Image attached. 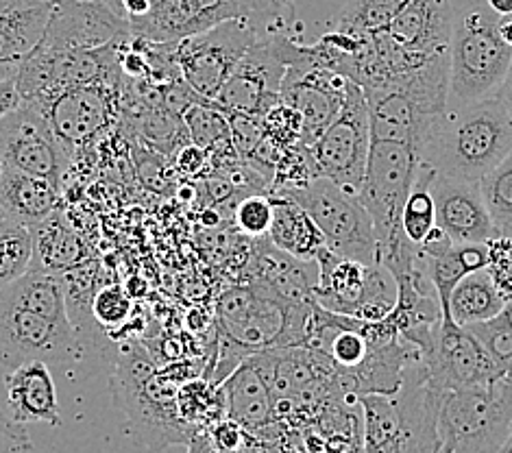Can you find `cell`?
Segmentation results:
<instances>
[{
	"label": "cell",
	"instance_id": "cell-1",
	"mask_svg": "<svg viewBox=\"0 0 512 453\" xmlns=\"http://www.w3.org/2000/svg\"><path fill=\"white\" fill-rule=\"evenodd\" d=\"M512 151V116L497 96L447 105L421 149V164L438 175L480 183Z\"/></svg>",
	"mask_w": 512,
	"mask_h": 453
},
{
	"label": "cell",
	"instance_id": "cell-2",
	"mask_svg": "<svg viewBox=\"0 0 512 453\" xmlns=\"http://www.w3.org/2000/svg\"><path fill=\"white\" fill-rule=\"evenodd\" d=\"M116 408L127 416L129 438L149 453L170 445H188L194 427L181 419L175 382L168 373H157L151 355L136 340H127L116 351L112 375Z\"/></svg>",
	"mask_w": 512,
	"mask_h": 453
},
{
	"label": "cell",
	"instance_id": "cell-3",
	"mask_svg": "<svg viewBox=\"0 0 512 453\" xmlns=\"http://www.w3.org/2000/svg\"><path fill=\"white\" fill-rule=\"evenodd\" d=\"M421 166L419 155L408 146L393 142H371L358 199L373 220V231L380 249V264L395 279L406 277L425 266L417 244L401 229V214Z\"/></svg>",
	"mask_w": 512,
	"mask_h": 453
},
{
	"label": "cell",
	"instance_id": "cell-4",
	"mask_svg": "<svg viewBox=\"0 0 512 453\" xmlns=\"http://www.w3.org/2000/svg\"><path fill=\"white\" fill-rule=\"evenodd\" d=\"M510 64L512 48L499 38L497 14L484 0H473L454 16L447 105H467L495 96Z\"/></svg>",
	"mask_w": 512,
	"mask_h": 453
},
{
	"label": "cell",
	"instance_id": "cell-5",
	"mask_svg": "<svg viewBox=\"0 0 512 453\" xmlns=\"http://www.w3.org/2000/svg\"><path fill=\"white\" fill-rule=\"evenodd\" d=\"M512 425V384L445 390L438 408V453H497Z\"/></svg>",
	"mask_w": 512,
	"mask_h": 453
},
{
	"label": "cell",
	"instance_id": "cell-6",
	"mask_svg": "<svg viewBox=\"0 0 512 453\" xmlns=\"http://www.w3.org/2000/svg\"><path fill=\"white\" fill-rule=\"evenodd\" d=\"M271 194H284L301 205L321 229L329 251L367 266L380 264L373 220L358 194L343 190L325 177H314L299 188H279Z\"/></svg>",
	"mask_w": 512,
	"mask_h": 453
},
{
	"label": "cell",
	"instance_id": "cell-7",
	"mask_svg": "<svg viewBox=\"0 0 512 453\" xmlns=\"http://www.w3.org/2000/svg\"><path fill=\"white\" fill-rule=\"evenodd\" d=\"M319 284L316 303L327 312L353 316L364 323H380L395 310L399 286L382 264H360L323 247L316 255Z\"/></svg>",
	"mask_w": 512,
	"mask_h": 453
},
{
	"label": "cell",
	"instance_id": "cell-8",
	"mask_svg": "<svg viewBox=\"0 0 512 453\" xmlns=\"http://www.w3.org/2000/svg\"><path fill=\"white\" fill-rule=\"evenodd\" d=\"M129 31L114 42L92 51L48 53L35 46L16 72V88L22 103L42 107L59 92L90 83H123L120 51Z\"/></svg>",
	"mask_w": 512,
	"mask_h": 453
},
{
	"label": "cell",
	"instance_id": "cell-9",
	"mask_svg": "<svg viewBox=\"0 0 512 453\" xmlns=\"http://www.w3.org/2000/svg\"><path fill=\"white\" fill-rule=\"evenodd\" d=\"M299 46L288 29L262 33L238 61L212 103L223 112L266 116L282 103V83Z\"/></svg>",
	"mask_w": 512,
	"mask_h": 453
},
{
	"label": "cell",
	"instance_id": "cell-10",
	"mask_svg": "<svg viewBox=\"0 0 512 453\" xmlns=\"http://www.w3.org/2000/svg\"><path fill=\"white\" fill-rule=\"evenodd\" d=\"M308 151L316 177L358 194L371 151L369 107L360 83L349 79L343 109Z\"/></svg>",
	"mask_w": 512,
	"mask_h": 453
},
{
	"label": "cell",
	"instance_id": "cell-11",
	"mask_svg": "<svg viewBox=\"0 0 512 453\" xmlns=\"http://www.w3.org/2000/svg\"><path fill=\"white\" fill-rule=\"evenodd\" d=\"M262 33L266 31L253 18L240 16L218 24L210 31L175 42V59L181 79L205 101H214L238 61L245 57Z\"/></svg>",
	"mask_w": 512,
	"mask_h": 453
},
{
	"label": "cell",
	"instance_id": "cell-12",
	"mask_svg": "<svg viewBox=\"0 0 512 453\" xmlns=\"http://www.w3.org/2000/svg\"><path fill=\"white\" fill-rule=\"evenodd\" d=\"M83 349L72 325L53 323L0 292V364L16 369L27 362H79Z\"/></svg>",
	"mask_w": 512,
	"mask_h": 453
},
{
	"label": "cell",
	"instance_id": "cell-13",
	"mask_svg": "<svg viewBox=\"0 0 512 453\" xmlns=\"http://www.w3.org/2000/svg\"><path fill=\"white\" fill-rule=\"evenodd\" d=\"M428 379L434 388L458 390L491 386L506 379V369L486 351L467 327L441 318L434 329L430 351L423 355Z\"/></svg>",
	"mask_w": 512,
	"mask_h": 453
},
{
	"label": "cell",
	"instance_id": "cell-14",
	"mask_svg": "<svg viewBox=\"0 0 512 453\" xmlns=\"http://www.w3.org/2000/svg\"><path fill=\"white\" fill-rule=\"evenodd\" d=\"M0 164L59 186L68 166V151L59 144L40 109L20 103L0 118Z\"/></svg>",
	"mask_w": 512,
	"mask_h": 453
},
{
	"label": "cell",
	"instance_id": "cell-15",
	"mask_svg": "<svg viewBox=\"0 0 512 453\" xmlns=\"http://www.w3.org/2000/svg\"><path fill=\"white\" fill-rule=\"evenodd\" d=\"M347 77L314 64L310 46H299L295 61L288 66L282 83V103L301 116V144H314L340 114L347 94Z\"/></svg>",
	"mask_w": 512,
	"mask_h": 453
},
{
	"label": "cell",
	"instance_id": "cell-16",
	"mask_svg": "<svg viewBox=\"0 0 512 453\" xmlns=\"http://www.w3.org/2000/svg\"><path fill=\"white\" fill-rule=\"evenodd\" d=\"M120 85L123 83L79 85V88L59 92L38 107L68 155L70 149L88 144L116 120Z\"/></svg>",
	"mask_w": 512,
	"mask_h": 453
},
{
	"label": "cell",
	"instance_id": "cell-17",
	"mask_svg": "<svg viewBox=\"0 0 512 453\" xmlns=\"http://www.w3.org/2000/svg\"><path fill=\"white\" fill-rule=\"evenodd\" d=\"M127 31L129 22L120 18L105 0H59L35 46L48 53L92 51Z\"/></svg>",
	"mask_w": 512,
	"mask_h": 453
},
{
	"label": "cell",
	"instance_id": "cell-18",
	"mask_svg": "<svg viewBox=\"0 0 512 453\" xmlns=\"http://www.w3.org/2000/svg\"><path fill=\"white\" fill-rule=\"evenodd\" d=\"M240 16H249L247 0H153L149 14L129 24V33L149 42L170 44Z\"/></svg>",
	"mask_w": 512,
	"mask_h": 453
},
{
	"label": "cell",
	"instance_id": "cell-19",
	"mask_svg": "<svg viewBox=\"0 0 512 453\" xmlns=\"http://www.w3.org/2000/svg\"><path fill=\"white\" fill-rule=\"evenodd\" d=\"M430 192L436 207V225L456 244L491 242L499 236L482 199L480 183L438 175L434 170Z\"/></svg>",
	"mask_w": 512,
	"mask_h": 453
},
{
	"label": "cell",
	"instance_id": "cell-20",
	"mask_svg": "<svg viewBox=\"0 0 512 453\" xmlns=\"http://www.w3.org/2000/svg\"><path fill=\"white\" fill-rule=\"evenodd\" d=\"M451 0H410L384 31L388 44L417 57H447L454 31Z\"/></svg>",
	"mask_w": 512,
	"mask_h": 453
},
{
	"label": "cell",
	"instance_id": "cell-21",
	"mask_svg": "<svg viewBox=\"0 0 512 453\" xmlns=\"http://www.w3.org/2000/svg\"><path fill=\"white\" fill-rule=\"evenodd\" d=\"M369 107L371 142H393L408 146L417 155L441 112H430L410 96L388 88H362Z\"/></svg>",
	"mask_w": 512,
	"mask_h": 453
},
{
	"label": "cell",
	"instance_id": "cell-22",
	"mask_svg": "<svg viewBox=\"0 0 512 453\" xmlns=\"http://www.w3.org/2000/svg\"><path fill=\"white\" fill-rule=\"evenodd\" d=\"M51 9L42 0H0V81L16 77L24 57L40 42Z\"/></svg>",
	"mask_w": 512,
	"mask_h": 453
},
{
	"label": "cell",
	"instance_id": "cell-23",
	"mask_svg": "<svg viewBox=\"0 0 512 453\" xmlns=\"http://www.w3.org/2000/svg\"><path fill=\"white\" fill-rule=\"evenodd\" d=\"M7 408L20 423H46L51 427L62 425L57 390L46 362H27L11 369L7 377Z\"/></svg>",
	"mask_w": 512,
	"mask_h": 453
},
{
	"label": "cell",
	"instance_id": "cell-24",
	"mask_svg": "<svg viewBox=\"0 0 512 453\" xmlns=\"http://www.w3.org/2000/svg\"><path fill=\"white\" fill-rule=\"evenodd\" d=\"M31 271L64 275L90 260V247L79 231L70 225L62 210L48 214L31 229Z\"/></svg>",
	"mask_w": 512,
	"mask_h": 453
},
{
	"label": "cell",
	"instance_id": "cell-25",
	"mask_svg": "<svg viewBox=\"0 0 512 453\" xmlns=\"http://www.w3.org/2000/svg\"><path fill=\"white\" fill-rule=\"evenodd\" d=\"M57 201L59 186L53 181L11 166L0 168V212L5 220L31 229L55 210Z\"/></svg>",
	"mask_w": 512,
	"mask_h": 453
},
{
	"label": "cell",
	"instance_id": "cell-26",
	"mask_svg": "<svg viewBox=\"0 0 512 453\" xmlns=\"http://www.w3.org/2000/svg\"><path fill=\"white\" fill-rule=\"evenodd\" d=\"M225 393V408L231 421L240 423L249 432H258L275 419V401L271 386L258 366L247 358L221 384Z\"/></svg>",
	"mask_w": 512,
	"mask_h": 453
},
{
	"label": "cell",
	"instance_id": "cell-27",
	"mask_svg": "<svg viewBox=\"0 0 512 453\" xmlns=\"http://www.w3.org/2000/svg\"><path fill=\"white\" fill-rule=\"evenodd\" d=\"M268 197L273 201V223L268 229V240L279 251L297 257V260L314 262L325 247V238L312 216L284 194H268Z\"/></svg>",
	"mask_w": 512,
	"mask_h": 453
},
{
	"label": "cell",
	"instance_id": "cell-28",
	"mask_svg": "<svg viewBox=\"0 0 512 453\" xmlns=\"http://www.w3.org/2000/svg\"><path fill=\"white\" fill-rule=\"evenodd\" d=\"M504 295L497 290L486 268L462 277L449 297L447 314L451 321L467 327L473 323L489 321L504 308Z\"/></svg>",
	"mask_w": 512,
	"mask_h": 453
},
{
	"label": "cell",
	"instance_id": "cell-29",
	"mask_svg": "<svg viewBox=\"0 0 512 453\" xmlns=\"http://www.w3.org/2000/svg\"><path fill=\"white\" fill-rule=\"evenodd\" d=\"M489 266V242H462L454 244L451 251H447L441 257L434 260H425V268H428V277L436 290L438 303H441L443 318H451L447 314L449 297L458 281L475 271Z\"/></svg>",
	"mask_w": 512,
	"mask_h": 453
},
{
	"label": "cell",
	"instance_id": "cell-30",
	"mask_svg": "<svg viewBox=\"0 0 512 453\" xmlns=\"http://www.w3.org/2000/svg\"><path fill=\"white\" fill-rule=\"evenodd\" d=\"M0 292L11 301L22 305V308L48 318V321L70 325L62 275L40 273L29 268V271L18 277L14 284H9Z\"/></svg>",
	"mask_w": 512,
	"mask_h": 453
},
{
	"label": "cell",
	"instance_id": "cell-31",
	"mask_svg": "<svg viewBox=\"0 0 512 453\" xmlns=\"http://www.w3.org/2000/svg\"><path fill=\"white\" fill-rule=\"evenodd\" d=\"M408 3L410 0H347V5L334 18V27L340 33L358 35V38L382 33Z\"/></svg>",
	"mask_w": 512,
	"mask_h": 453
},
{
	"label": "cell",
	"instance_id": "cell-32",
	"mask_svg": "<svg viewBox=\"0 0 512 453\" xmlns=\"http://www.w3.org/2000/svg\"><path fill=\"white\" fill-rule=\"evenodd\" d=\"M181 120H184L190 142L201 146V149H234V144H231L229 120L223 109H218L212 101L190 105L186 112L181 114Z\"/></svg>",
	"mask_w": 512,
	"mask_h": 453
},
{
	"label": "cell",
	"instance_id": "cell-33",
	"mask_svg": "<svg viewBox=\"0 0 512 453\" xmlns=\"http://www.w3.org/2000/svg\"><path fill=\"white\" fill-rule=\"evenodd\" d=\"M432 175L434 170L430 166H419L417 179H414V186L404 205V214H401V229H404L406 238L412 244H417V247L430 234V229L436 227V207L430 192Z\"/></svg>",
	"mask_w": 512,
	"mask_h": 453
},
{
	"label": "cell",
	"instance_id": "cell-34",
	"mask_svg": "<svg viewBox=\"0 0 512 453\" xmlns=\"http://www.w3.org/2000/svg\"><path fill=\"white\" fill-rule=\"evenodd\" d=\"M480 192L499 236L512 231V151L480 181Z\"/></svg>",
	"mask_w": 512,
	"mask_h": 453
},
{
	"label": "cell",
	"instance_id": "cell-35",
	"mask_svg": "<svg viewBox=\"0 0 512 453\" xmlns=\"http://www.w3.org/2000/svg\"><path fill=\"white\" fill-rule=\"evenodd\" d=\"M31 266V231L11 220L0 223V290L14 284Z\"/></svg>",
	"mask_w": 512,
	"mask_h": 453
},
{
	"label": "cell",
	"instance_id": "cell-36",
	"mask_svg": "<svg viewBox=\"0 0 512 453\" xmlns=\"http://www.w3.org/2000/svg\"><path fill=\"white\" fill-rule=\"evenodd\" d=\"M92 314L105 332H114L129 318L131 299L120 286H101L92 299Z\"/></svg>",
	"mask_w": 512,
	"mask_h": 453
},
{
	"label": "cell",
	"instance_id": "cell-37",
	"mask_svg": "<svg viewBox=\"0 0 512 453\" xmlns=\"http://www.w3.org/2000/svg\"><path fill=\"white\" fill-rule=\"evenodd\" d=\"M236 225L249 238H264L273 223V201L268 194H251L236 207Z\"/></svg>",
	"mask_w": 512,
	"mask_h": 453
},
{
	"label": "cell",
	"instance_id": "cell-38",
	"mask_svg": "<svg viewBox=\"0 0 512 453\" xmlns=\"http://www.w3.org/2000/svg\"><path fill=\"white\" fill-rule=\"evenodd\" d=\"M467 329L480 340V345L506 369L508 362L512 360V327L499 321L497 316H493V318H489V321L467 325Z\"/></svg>",
	"mask_w": 512,
	"mask_h": 453
},
{
	"label": "cell",
	"instance_id": "cell-39",
	"mask_svg": "<svg viewBox=\"0 0 512 453\" xmlns=\"http://www.w3.org/2000/svg\"><path fill=\"white\" fill-rule=\"evenodd\" d=\"M489 271L493 284L504 299L512 297V231L489 242Z\"/></svg>",
	"mask_w": 512,
	"mask_h": 453
},
{
	"label": "cell",
	"instance_id": "cell-40",
	"mask_svg": "<svg viewBox=\"0 0 512 453\" xmlns=\"http://www.w3.org/2000/svg\"><path fill=\"white\" fill-rule=\"evenodd\" d=\"M229 120V131H231V144L242 157H251L253 151L258 149V144L264 140V127L262 118L249 116V114H238V112H225Z\"/></svg>",
	"mask_w": 512,
	"mask_h": 453
},
{
	"label": "cell",
	"instance_id": "cell-41",
	"mask_svg": "<svg viewBox=\"0 0 512 453\" xmlns=\"http://www.w3.org/2000/svg\"><path fill=\"white\" fill-rule=\"evenodd\" d=\"M249 18L260 24L264 31L288 29L295 20V0H247Z\"/></svg>",
	"mask_w": 512,
	"mask_h": 453
},
{
	"label": "cell",
	"instance_id": "cell-42",
	"mask_svg": "<svg viewBox=\"0 0 512 453\" xmlns=\"http://www.w3.org/2000/svg\"><path fill=\"white\" fill-rule=\"evenodd\" d=\"M205 430L218 453H242L247 447L249 430H245L240 423L231 421L229 416H223V419L207 425Z\"/></svg>",
	"mask_w": 512,
	"mask_h": 453
},
{
	"label": "cell",
	"instance_id": "cell-43",
	"mask_svg": "<svg viewBox=\"0 0 512 453\" xmlns=\"http://www.w3.org/2000/svg\"><path fill=\"white\" fill-rule=\"evenodd\" d=\"M33 440L24 423L0 408V453H31Z\"/></svg>",
	"mask_w": 512,
	"mask_h": 453
},
{
	"label": "cell",
	"instance_id": "cell-44",
	"mask_svg": "<svg viewBox=\"0 0 512 453\" xmlns=\"http://www.w3.org/2000/svg\"><path fill=\"white\" fill-rule=\"evenodd\" d=\"M454 240H451L445 231L441 227H432L430 234L423 238V242L419 244V251L421 255L425 257V260H434V257H441L445 255L447 251H451V247H454Z\"/></svg>",
	"mask_w": 512,
	"mask_h": 453
},
{
	"label": "cell",
	"instance_id": "cell-45",
	"mask_svg": "<svg viewBox=\"0 0 512 453\" xmlns=\"http://www.w3.org/2000/svg\"><path fill=\"white\" fill-rule=\"evenodd\" d=\"M205 162H207V151L192 142L177 153V170L184 175H199Z\"/></svg>",
	"mask_w": 512,
	"mask_h": 453
},
{
	"label": "cell",
	"instance_id": "cell-46",
	"mask_svg": "<svg viewBox=\"0 0 512 453\" xmlns=\"http://www.w3.org/2000/svg\"><path fill=\"white\" fill-rule=\"evenodd\" d=\"M105 3L112 7L120 18L131 24L149 14L153 0H105Z\"/></svg>",
	"mask_w": 512,
	"mask_h": 453
},
{
	"label": "cell",
	"instance_id": "cell-47",
	"mask_svg": "<svg viewBox=\"0 0 512 453\" xmlns=\"http://www.w3.org/2000/svg\"><path fill=\"white\" fill-rule=\"evenodd\" d=\"M20 103L22 99L16 88V77L0 81V118H5L11 109H16Z\"/></svg>",
	"mask_w": 512,
	"mask_h": 453
},
{
	"label": "cell",
	"instance_id": "cell-48",
	"mask_svg": "<svg viewBox=\"0 0 512 453\" xmlns=\"http://www.w3.org/2000/svg\"><path fill=\"white\" fill-rule=\"evenodd\" d=\"M188 453H218L216 447L212 445L210 436H207L205 427H199V430H194V434L188 440Z\"/></svg>",
	"mask_w": 512,
	"mask_h": 453
},
{
	"label": "cell",
	"instance_id": "cell-49",
	"mask_svg": "<svg viewBox=\"0 0 512 453\" xmlns=\"http://www.w3.org/2000/svg\"><path fill=\"white\" fill-rule=\"evenodd\" d=\"M495 96L499 99V103L504 105L506 112L512 116V64H510V68L506 72L502 85H499V90L495 92Z\"/></svg>",
	"mask_w": 512,
	"mask_h": 453
},
{
	"label": "cell",
	"instance_id": "cell-50",
	"mask_svg": "<svg viewBox=\"0 0 512 453\" xmlns=\"http://www.w3.org/2000/svg\"><path fill=\"white\" fill-rule=\"evenodd\" d=\"M497 33L506 46L512 48V14L497 16Z\"/></svg>",
	"mask_w": 512,
	"mask_h": 453
},
{
	"label": "cell",
	"instance_id": "cell-51",
	"mask_svg": "<svg viewBox=\"0 0 512 453\" xmlns=\"http://www.w3.org/2000/svg\"><path fill=\"white\" fill-rule=\"evenodd\" d=\"M484 5L489 7L493 14H497V16L512 14V0H484Z\"/></svg>",
	"mask_w": 512,
	"mask_h": 453
},
{
	"label": "cell",
	"instance_id": "cell-52",
	"mask_svg": "<svg viewBox=\"0 0 512 453\" xmlns=\"http://www.w3.org/2000/svg\"><path fill=\"white\" fill-rule=\"evenodd\" d=\"M497 318L502 323H506V325H510L512 327V297L510 299H506V303H504V308H502V312L497 314Z\"/></svg>",
	"mask_w": 512,
	"mask_h": 453
},
{
	"label": "cell",
	"instance_id": "cell-53",
	"mask_svg": "<svg viewBox=\"0 0 512 453\" xmlns=\"http://www.w3.org/2000/svg\"><path fill=\"white\" fill-rule=\"evenodd\" d=\"M497 453H512V425H510V432H508V436H506V440H504L502 449H499Z\"/></svg>",
	"mask_w": 512,
	"mask_h": 453
},
{
	"label": "cell",
	"instance_id": "cell-54",
	"mask_svg": "<svg viewBox=\"0 0 512 453\" xmlns=\"http://www.w3.org/2000/svg\"><path fill=\"white\" fill-rule=\"evenodd\" d=\"M203 223H205L207 227H212V225H216V223H218V218H216V214H212V212H205V216H203Z\"/></svg>",
	"mask_w": 512,
	"mask_h": 453
},
{
	"label": "cell",
	"instance_id": "cell-55",
	"mask_svg": "<svg viewBox=\"0 0 512 453\" xmlns=\"http://www.w3.org/2000/svg\"><path fill=\"white\" fill-rule=\"evenodd\" d=\"M506 382L512 384V360H510L508 366H506Z\"/></svg>",
	"mask_w": 512,
	"mask_h": 453
},
{
	"label": "cell",
	"instance_id": "cell-56",
	"mask_svg": "<svg viewBox=\"0 0 512 453\" xmlns=\"http://www.w3.org/2000/svg\"><path fill=\"white\" fill-rule=\"evenodd\" d=\"M42 3H48V5H55V3H59V0H42Z\"/></svg>",
	"mask_w": 512,
	"mask_h": 453
},
{
	"label": "cell",
	"instance_id": "cell-57",
	"mask_svg": "<svg viewBox=\"0 0 512 453\" xmlns=\"http://www.w3.org/2000/svg\"><path fill=\"white\" fill-rule=\"evenodd\" d=\"M0 168H3V164H0ZM3 220H5V218H3V212H0V223H3Z\"/></svg>",
	"mask_w": 512,
	"mask_h": 453
},
{
	"label": "cell",
	"instance_id": "cell-58",
	"mask_svg": "<svg viewBox=\"0 0 512 453\" xmlns=\"http://www.w3.org/2000/svg\"><path fill=\"white\" fill-rule=\"evenodd\" d=\"M282 453H297V451H282Z\"/></svg>",
	"mask_w": 512,
	"mask_h": 453
}]
</instances>
